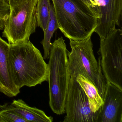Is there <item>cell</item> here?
I'll list each match as a JSON object with an SVG mask.
<instances>
[{"label": "cell", "mask_w": 122, "mask_h": 122, "mask_svg": "<svg viewBox=\"0 0 122 122\" xmlns=\"http://www.w3.org/2000/svg\"><path fill=\"white\" fill-rule=\"evenodd\" d=\"M12 108L27 122H52L53 118L42 110L27 105L21 99L14 100L10 105Z\"/></svg>", "instance_id": "8fae6325"}, {"label": "cell", "mask_w": 122, "mask_h": 122, "mask_svg": "<svg viewBox=\"0 0 122 122\" xmlns=\"http://www.w3.org/2000/svg\"><path fill=\"white\" fill-rule=\"evenodd\" d=\"M10 13V7L7 0H0V30H3Z\"/></svg>", "instance_id": "2e32d148"}, {"label": "cell", "mask_w": 122, "mask_h": 122, "mask_svg": "<svg viewBox=\"0 0 122 122\" xmlns=\"http://www.w3.org/2000/svg\"><path fill=\"white\" fill-rule=\"evenodd\" d=\"M51 6L50 0H38L36 7L37 24L43 32L49 21Z\"/></svg>", "instance_id": "5bb4252c"}, {"label": "cell", "mask_w": 122, "mask_h": 122, "mask_svg": "<svg viewBox=\"0 0 122 122\" xmlns=\"http://www.w3.org/2000/svg\"><path fill=\"white\" fill-rule=\"evenodd\" d=\"M59 29L58 24L56 18L55 11L53 5L51 4L50 12V18L45 30L43 32L44 37L43 40L41 42L43 47L44 50V60L49 59L50 52L52 47L51 40L55 32Z\"/></svg>", "instance_id": "4fadbf2b"}, {"label": "cell", "mask_w": 122, "mask_h": 122, "mask_svg": "<svg viewBox=\"0 0 122 122\" xmlns=\"http://www.w3.org/2000/svg\"><path fill=\"white\" fill-rule=\"evenodd\" d=\"M68 67L75 73L76 80L87 95L91 111L94 112L98 111L103 104V101L95 86L86 77L69 65Z\"/></svg>", "instance_id": "7c38bea8"}, {"label": "cell", "mask_w": 122, "mask_h": 122, "mask_svg": "<svg viewBox=\"0 0 122 122\" xmlns=\"http://www.w3.org/2000/svg\"><path fill=\"white\" fill-rule=\"evenodd\" d=\"M69 68V77L63 122H97L99 110L91 111L88 98L76 80L74 71Z\"/></svg>", "instance_id": "52a82bcc"}, {"label": "cell", "mask_w": 122, "mask_h": 122, "mask_svg": "<svg viewBox=\"0 0 122 122\" xmlns=\"http://www.w3.org/2000/svg\"><path fill=\"white\" fill-rule=\"evenodd\" d=\"M98 10L100 18L94 32L105 39L110 30L120 27L122 20V0H98Z\"/></svg>", "instance_id": "ba28073f"}, {"label": "cell", "mask_w": 122, "mask_h": 122, "mask_svg": "<svg viewBox=\"0 0 122 122\" xmlns=\"http://www.w3.org/2000/svg\"><path fill=\"white\" fill-rule=\"evenodd\" d=\"M9 58L13 80L19 89L48 81V64L30 40L10 44Z\"/></svg>", "instance_id": "6da1fadb"}, {"label": "cell", "mask_w": 122, "mask_h": 122, "mask_svg": "<svg viewBox=\"0 0 122 122\" xmlns=\"http://www.w3.org/2000/svg\"></svg>", "instance_id": "d6986e66"}, {"label": "cell", "mask_w": 122, "mask_h": 122, "mask_svg": "<svg viewBox=\"0 0 122 122\" xmlns=\"http://www.w3.org/2000/svg\"><path fill=\"white\" fill-rule=\"evenodd\" d=\"M87 4L90 7H92L93 8L96 12L100 18V15L98 14V0H85Z\"/></svg>", "instance_id": "e0dca14e"}, {"label": "cell", "mask_w": 122, "mask_h": 122, "mask_svg": "<svg viewBox=\"0 0 122 122\" xmlns=\"http://www.w3.org/2000/svg\"><path fill=\"white\" fill-rule=\"evenodd\" d=\"M7 0L10 13L3 28V37L10 44L30 40L37 26L36 7L38 0Z\"/></svg>", "instance_id": "277c9868"}, {"label": "cell", "mask_w": 122, "mask_h": 122, "mask_svg": "<svg viewBox=\"0 0 122 122\" xmlns=\"http://www.w3.org/2000/svg\"><path fill=\"white\" fill-rule=\"evenodd\" d=\"M0 122H27L17 113L10 105H0Z\"/></svg>", "instance_id": "9a60e30c"}, {"label": "cell", "mask_w": 122, "mask_h": 122, "mask_svg": "<svg viewBox=\"0 0 122 122\" xmlns=\"http://www.w3.org/2000/svg\"><path fill=\"white\" fill-rule=\"evenodd\" d=\"M68 51L62 37L52 44L48 64L49 105L54 113H65L66 99L69 80Z\"/></svg>", "instance_id": "3957f363"}, {"label": "cell", "mask_w": 122, "mask_h": 122, "mask_svg": "<svg viewBox=\"0 0 122 122\" xmlns=\"http://www.w3.org/2000/svg\"><path fill=\"white\" fill-rule=\"evenodd\" d=\"M97 122H122V90L109 82Z\"/></svg>", "instance_id": "9c48e42d"}, {"label": "cell", "mask_w": 122, "mask_h": 122, "mask_svg": "<svg viewBox=\"0 0 122 122\" xmlns=\"http://www.w3.org/2000/svg\"><path fill=\"white\" fill-rule=\"evenodd\" d=\"M60 30L70 40L91 37L99 17L95 10L82 0H52Z\"/></svg>", "instance_id": "7a4b0ae2"}, {"label": "cell", "mask_w": 122, "mask_h": 122, "mask_svg": "<svg viewBox=\"0 0 122 122\" xmlns=\"http://www.w3.org/2000/svg\"><path fill=\"white\" fill-rule=\"evenodd\" d=\"M83 1V2H85V3H86V4H87V3H86V1L85 0H82Z\"/></svg>", "instance_id": "ac0fdd59"}, {"label": "cell", "mask_w": 122, "mask_h": 122, "mask_svg": "<svg viewBox=\"0 0 122 122\" xmlns=\"http://www.w3.org/2000/svg\"><path fill=\"white\" fill-rule=\"evenodd\" d=\"M103 74L108 82L122 90V30L113 28L100 41L98 51Z\"/></svg>", "instance_id": "8992f818"}, {"label": "cell", "mask_w": 122, "mask_h": 122, "mask_svg": "<svg viewBox=\"0 0 122 122\" xmlns=\"http://www.w3.org/2000/svg\"><path fill=\"white\" fill-rule=\"evenodd\" d=\"M10 44L0 37V92L9 97L16 96L20 91L13 80L9 62Z\"/></svg>", "instance_id": "30bf717a"}, {"label": "cell", "mask_w": 122, "mask_h": 122, "mask_svg": "<svg viewBox=\"0 0 122 122\" xmlns=\"http://www.w3.org/2000/svg\"><path fill=\"white\" fill-rule=\"evenodd\" d=\"M91 38L84 40H70L71 51H68V65L92 83L103 100L107 81L102 72L100 57L98 62L95 57Z\"/></svg>", "instance_id": "5b68a950"}]
</instances>
